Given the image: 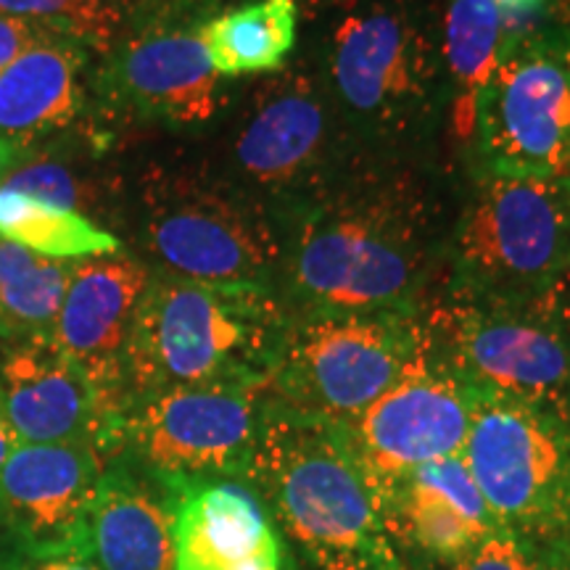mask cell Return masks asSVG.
Returning <instances> with one entry per match:
<instances>
[{
	"label": "cell",
	"instance_id": "1",
	"mask_svg": "<svg viewBox=\"0 0 570 570\" xmlns=\"http://www.w3.org/2000/svg\"><path fill=\"white\" fill-rule=\"evenodd\" d=\"M460 190L446 156H352L275 217L288 317L417 315L444 281Z\"/></svg>",
	"mask_w": 570,
	"mask_h": 570
},
{
	"label": "cell",
	"instance_id": "2",
	"mask_svg": "<svg viewBox=\"0 0 570 570\" xmlns=\"http://www.w3.org/2000/svg\"><path fill=\"white\" fill-rule=\"evenodd\" d=\"M306 51L356 154L441 156L446 75L431 0H344Z\"/></svg>",
	"mask_w": 570,
	"mask_h": 570
},
{
	"label": "cell",
	"instance_id": "3",
	"mask_svg": "<svg viewBox=\"0 0 570 570\" xmlns=\"http://www.w3.org/2000/svg\"><path fill=\"white\" fill-rule=\"evenodd\" d=\"M244 483L285 541L320 570H404L389 529V497L348 446L341 423L283 410L269 399Z\"/></svg>",
	"mask_w": 570,
	"mask_h": 570
},
{
	"label": "cell",
	"instance_id": "4",
	"mask_svg": "<svg viewBox=\"0 0 570 570\" xmlns=\"http://www.w3.org/2000/svg\"><path fill=\"white\" fill-rule=\"evenodd\" d=\"M288 325L275 291L183 281L151 269L125 352V407L167 389L267 386Z\"/></svg>",
	"mask_w": 570,
	"mask_h": 570
},
{
	"label": "cell",
	"instance_id": "5",
	"mask_svg": "<svg viewBox=\"0 0 570 570\" xmlns=\"http://www.w3.org/2000/svg\"><path fill=\"white\" fill-rule=\"evenodd\" d=\"M212 127L202 159L273 223L356 156L306 48L281 71L233 92Z\"/></svg>",
	"mask_w": 570,
	"mask_h": 570
},
{
	"label": "cell",
	"instance_id": "6",
	"mask_svg": "<svg viewBox=\"0 0 570 570\" xmlns=\"http://www.w3.org/2000/svg\"><path fill=\"white\" fill-rule=\"evenodd\" d=\"M135 256L154 273L277 294L281 240L273 217L204 159L154 161L130 204Z\"/></svg>",
	"mask_w": 570,
	"mask_h": 570
},
{
	"label": "cell",
	"instance_id": "7",
	"mask_svg": "<svg viewBox=\"0 0 570 570\" xmlns=\"http://www.w3.org/2000/svg\"><path fill=\"white\" fill-rule=\"evenodd\" d=\"M417 315L428 352L470 391L531 404L570 428V281L531 298L439 285Z\"/></svg>",
	"mask_w": 570,
	"mask_h": 570
},
{
	"label": "cell",
	"instance_id": "8",
	"mask_svg": "<svg viewBox=\"0 0 570 570\" xmlns=\"http://www.w3.org/2000/svg\"><path fill=\"white\" fill-rule=\"evenodd\" d=\"M570 281V177L462 169L460 209L441 285L491 298H531Z\"/></svg>",
	"mask_w": 570,
	"mask_h": 570
},
{
	"label": "cell",
	"instance_id": "9",
	"mask_svg": "<svg viewBox=\"0 0 570 570\" xmlns=\"http://www.w3.org/2000/svg\"><path fill=\"white\" fill-rule=\"evenodd\" d=\"M212 17L194 0H140L92 69L90 90L106 117L173 132L212 130L233 98L202 40Z\"/></svg>",
	"mask_w": 570,
	"mask_h": 570
},
{
	"label": "cell",
	"instance_id": "10",
	"mask_svg": "<svg viewBox=\"0 0 570 570\" xmlns=\"http://www.w3.org/2000/svg\"><path fill=\"white\" fill-rule=\"evenodd\" d=\"M267 386L212 383L132 399L111 436L125 460L161 483L240 481L265 431Z\"/></svg>",
	"mask_w": 570,
	"mask_h": 570
},
{
	"label": "cell",
	"instance_id": "11",
	"mask_svg": "<svg viewBox=\"0 0 570 570\" xmlns=\"http://www.w3.org/2000/svg\"><path fill=\"white\" fill-rule=\"evenodd\" d=\"M420 348V315L291 320L267 394L298 415L348 423L407 373Z\"/></svg>",
	"mask_w": 570,
	"mask_h": 570
},
{
	"label": "cell",
	"instance_id": "12",
	"mask_svg": "<svg viewBox=\"0 0 570 570\" xmlns=\"http://www.w3.org/2000/svg\"><path fill=\"white\" fill-rule=\"evenodd\" d=\"M468 167L504 177H570V27L499 51L479 101Z\"/></svg>",
	"mask_w": 570,
	"mask_h": 570
},
{
	"label": "cell",
	"instance_id": "13",
	"mask_svg": "<svg viewBox=\"0 0 570 570\" xmlns=\"http://www.w3.org/2000/svg\"><path fill=\"white\" fill-rule=\"evenodd\" d=\"M460 454L504 531L554 544L570 475L568 425L531 404L473 391Z\"/></svg>",
	"mask_w": 570,
	"mask_h": 570
},
{
	"label": "cell",
	"instance_id": "14",
	"mask_svg": "<svg viewBox=\"0 0 570 570\" xmlns=\"http://www.w3.org/2000/svg\"><path fill=\"white\" fill-rule=\"evenodd\" d=\"M470 415L473 391L428 352L423 336V348L407 373L341 428L348 446L389 497L394 483L415 468L460 454Z\"/></svg>",
	"mask_w": 570,
	"mask_h": 570
},
{
	"label": "cell",
	"instance_id": "15",
	"mask_svg": "<svg viewBox=\"0 0 570 570\" xmlns=\"http://www.w3.org/2000/svg\"><path fill=\"white\" fill-rule=\"evenodd\" d=\"M106 454L92 444H19L0 470V541L32 560L90 558Z\"/></svg>",
	"mask_w": 570,
	"mask_h": 570
},
{
	"label": "cell",
	"instance_id": "16",
	"mask_svg": "<svg viewBox=\"0 0 570 570\" xmlns=\"http://www.w3.org/2000/svg\"><path fill=\"white\" fill-rule=\"evenodd\" d=\"M151 267L132 252L75 262L51 344L88 375L114 415L125 410V352Z\"/></svg>",
	"mask_w": 570,
	"mask_h": 570
},
{
	"label": "cell",
	"instance_id": "17",
	"mask_svg": "<svg viewBox=\"0 0 570 570\" xmlns=\"http://www.w3.org/2000/svg\"><path fill=\"white\" fill-rule=\"evenodd\" d=\"M0 407L19 444H92L109 460L117 415L48 338L0 344Z\"/></svg>",
	"mask_w": 570,
	"mask_h": 570
},
{
	"label": "cell",
	"instance_id": "18",
	"mask_svg": "<svg viewBox=\"0 0 570 570\" xmlns=\"http://www.w3.org/2000/svg\"><path fill=\"white\" fill-rule=\"evenodd\" d=\"M167 489L175 508V570H296L288 541L246 483Z\"/></svg>",
	"mask_w": 570,
	"mask_h": 570
},
{
	"label": "cell",
	"instance_id": "19",
	"mask_svg": "<svg viewBox=\"0 0 570 570\" xmlns=\"http://www.w3.org/2000/svg\"><path fill=\"white\" fill-rule=\"evenodd\" d=\"M389 529L410 550L454 568L504 531L475 487L462 454L425 462L389 491Z\"/></svg>",
	"mask_w": 570,
	"mask_h": 570
},
{
	"label": "cell",
	"instance_id": "20",
	"mask_svg": "<svg viewBox=\"0 0 570 570\" xmlns=\"http://www.w3.org/2000/svg\"><path fill=\"white\" fill-rule=\"evenodd\" d=\"M90 558L101 570H175L173 491L111 458L90 518Z\"/></svg>",
	"mask_w": 570,
	"mask_h": 570
},
{
	"label": "cell",
	"instance_id": "21",
	"mask_svg": "<svg viewBox=\"0 0 570 570\" xmlns=\"http://www.w3.org/2000/svg\"><path fill=\"white\" fill-rule=\"evenodd\" d=\"M90 48L48 32L0 69V138L21 151L67 130L85 109Z\"/></svg>",
	"mask_w": 570,
	"mask_h": 570
},
{
	"label": "cell",
	"instance_id": "22",
	"mask_svg": "<svg viewBox=\"0 0 570 570\" xmlns=\"http://www.w3.org/2000/svg\"><path fill=\"white\" fill-rule=\"evenodd\" d=\"M502 51V19L494 0H446L441 13V59L446 75L444 140L454 164H470L479 101Z\"/></svg>",
	"mask_w": 570,
	"mask_h": 570
},
{
	"label": "cell",
	"instance_id": "23",
	"mask_svg": "<svg viewBox=\"0 0 570 570\" xmlns=\"http://www.w3.org/2000/svg\"><path fill=\"white\" fill-rule=\"evenodd\" d=\"M298 24V0H246L204 21L202 40L223 80H252L275 75L291 61Z\"/></svg>",
	"mask_w": 570,
	"mask_h": 570
},
{
	"label": "cell",
	"instance_id": "24",
	"mask_svg": "<svg viewBox=\"0 0 570 570\" xmlns=\"http://www.w3.org/2000/svg\"><path fill=\"white\" fill-rule=\"evenodd\" d=\"M75 262L0 240V344L51 338Z\"/></svg>",
	"mask_w": 570,
	"mask_h": 570
},
{
	"label": "cell",
	"instance_id": "25",
	"mask_svg": "<svg viewBox=\"0 0 570 570\" xmlns=\"http://www.w3.org/2000/svg\"><path fill=\"white\" fill-rule=\"evenodd\" d=\"M0 240L51 259H85L122 248L117 235L85 214L6 188H0Z\"/></svg>",
	"mask_w": 570,
	"mask_h": 570
},
{
	"label": "cell",
	"instance_id": "26",
	"mask_svg": "<svg viewBox=\"0 0 570 570\" xmlns=\"http://www.w3.org/2000/svg\"><path fill=\"white\" fill-rule=\"evenodd\" d=\"M135 6L119 0H0V13L67 35L101 56L122 32Z\"/></svg>",
	"mask_w": 570,
	"mask_h": 570
},
{
	"label": "cell",
	"instance_id": "27",
	"mask_svg": "<svg viewBox=\"0 0 570 570\" xmlns=\"http://www.w3.org/2000/svg\"><path fill=\"white\" fill-rule=\"evenodd\" d=\"M0 188L17 190V194L61 206V209L80 212L85 217H90L92 223H98L96 214H106L117 206L114 204L111 183L85 175L75 167V164L63 159H51V156H48V159L17 164V167L3 177Z\"/></svg>",
	"mask_w": 570,
	"mask_h": 570
},
{
	"label": "cell",
	"instance_id": "28",
	"mask_svg": "<svg viewBox=\"0 0 570 570\" xmlns=\"http://www.w3.org/2000/svg\"><path fill=\"white\" fill-rule=\"evenodd\" d=\"M452 570H570V562L554 544L499 531Z\"/></svg>",
	"mask_w": 570,
	"mask_h": 570
},
{
	"label": "cell",
	"instance_id": "29",
	"mask_svg": "<svg viewBox=\"0 0 570 570\" xmlns=\"http://www.w3.org/2000/svg\"><path fill=\"white\" fill-rule=\"evenodd\" d=\"M502 19V48L531 35L570 27V0H494Z\"/></svg>",
	"mask_w": 570,
	"mask_h": 570
},
{
	"label": "cell",
	"instance_id": "30",
	"mask_svg": "<svg viewBox=\"0 0 570 570\" xmlns=\"http://www.w3.org/2000/svg\"><path fill=\"white\" fill-rule=\"evenodd\" d=\"M48 32L51 30L35 24V21L19 19V17H6V13H0V69L9 67V63L17 59L21 51H27L35 40H40L42 35H48Z\"/></svg>",
	"mask_w": 570,
	"mask_h": 570
},
{
	"label": "cell",
	"instance_id": "31",
	"mask_svg": "<svg viewBox=\"0 0 570 570\" xmlns=\"http://www.w3.org/2000/svg\"><path fill=\"white\" fill-rule=\"evenodd\" d=\"M0 570H101L92 558H53V560H32L24 554L9 552Z\"/></svg>",
	"mask_w": 570,
	"mask_h": 570
},
{
	"label": "cell",
	"instance_id": "32",
	"mask_svg": "<svg viewBox=\"0 0 570 570\" xmlns=\"http://www.w3.org/2000/svg\"><path fill=\"white\" fill-rule=\"evenodd\" d=\"M554 544H558V550L566 554L570 562V475H568L566 497H562L560 520H558V539H554Z\"/></svg>",
	"mask_w": 570,
	"mask_h": 570
},
{
	"label": "cell",
	"instance_id": "33",
	"mask_svg": "<svg viewBox=\"0 0 570 570\" xmlns=\"http://www.w3.org/2000/svg\"><path fill=\"white\" fill-rule=\"evenodd\" d=\"M17 446H19V441H17V436H13L9 420H6V415H3V407H0V470H3V465L9 462L11 452Z\"/></svg>",
	"mask_w": 570,
	"mask_h": 570
},
{
	"label": "cell",
	"instance_id": "34",
	"mask_svg": "<svg viewBox=\"0 0 570 570\" xmlns=\"http://www.w3.org/2000/svg\"><path fill=\"white\" fill-rule=\"evenodd\" d=\"M338 3H344V0H298V9H302V19L315 21L323 17L325 11L336 9Z\"/></svg>",
	"mask_w": 570,
	"mask_h": 570
},
{
	"label": "cell",
	"instance_id": "35",
	"mask_svg": "<svg viewBox=\"0 0 570 570\" xmlns=\"http://www.w3.org/2000/svg\"><path fill=\"white\" fill-rule=\"evenodd\" d=\"M19 154L21 151H17L11 142H6L3 138H0V183H3V177L9 175L11 169L19 164Z\"/></svg>",
	"mask_w": 570,
	"mask_h": 570
},
{
	"label": "cell",
	"instance_id": "36",
	"mask_svg": "<svg viewBox=\"0 0 570 570\" xmlns=\"http://www.w3.org/2000/svg\"><path fill=\"white\" fill-rule=\"evenodd\" d=\"M194 3H198V6H204V9H209V11H223V9H227V6H235V3H246V0H194Z\"/></svg>",
	"mask_w": 570,
	"mask_h": 570
},
{
	"label": "cell",
	"instance_id": "37",
	"mask_svg": "<svg viewBox=\"0 0 570 570\" xmlns=\"http://www.w3.org/2000/svg\"><path fill=\"white\" fill-rule=\"evenodd\" d=\"M6 554H9V550H6V544H3V541H0V566H3Z\"/></svg>",
	"mask_w": 570,
	"mask_h": 570
},
{
	"label": "cell",
	"instance_id": "38",
	"mask_svg": "<svg viewBox=\"0 0 570 570\" xmlns=\"http://www.w3.org/2000/svg\"><path fill=\"white\" fill-rule=\"evenodd\" d=\"M119 3H125V6H138L140 0H119Z\"/></svg>",
	"mask_w": 570,
	"mask_h": 570
}]
</instances>
